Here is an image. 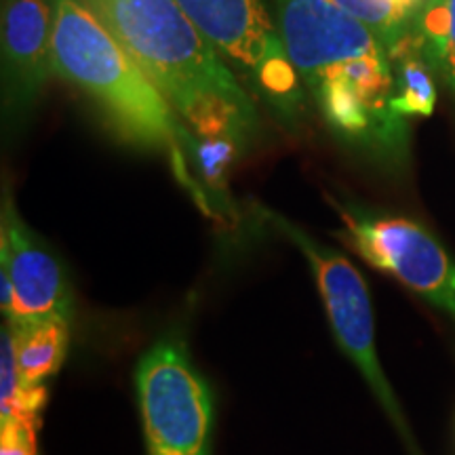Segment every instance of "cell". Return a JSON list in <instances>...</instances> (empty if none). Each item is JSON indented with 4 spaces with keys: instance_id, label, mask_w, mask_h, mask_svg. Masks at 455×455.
Instances as JSON below:
<instances>
[{
    "instance_id": "cell-5",
    "label": "cell",
    "mask_w": 455,
    "mask_h": 455,
    "mask_svg": "<svg viewBox=\"0 0 455 455\" xmlns=\"http://www.w3.org/2000/svg\"><path fill=\"white\" fill-rule=\"evenodd\" d=\"M255 212L259 218H264L266 224L281 232L284 238H289V243H293L304 253L312 275H315L329 321H331L335 339L339 341L341 350L350 356V361L365 378L369 388L379 401V405L384 407V411L388 413L392 424L405 436L407 445L413 447L411 432L407 428L401 405H398L395 390L386 379L384 369L379 365L378 350H375L373 310L365 278L361 276V272L355 268V264L348 258L306 235L293 221L270 212L268 207H259V204L255 207Z\"/></svg>"
},
{
    "instance_id": "cell-13",
    "label": "cell",
    "mask_w": 455,
    "mask_h": 455,
    "mask_svg": "<svg viewBox=\"0 0 455 455\" xmlns=\"http://www.w3.org/2000/svg\"><path fill=\"white\" fill-rule=\"evenodd\" d=\"M341 9L371 28L375 36L392 49L411 34L430 0H335Z\"/></svg>"
},
{
    "instance_id": "cell-2",
    "label": "cell",
    "mask_w": 455,
    "mask_h": 455,
    "mask_svg": "<svg viewBox=\"0 0 455 455\" xmlns=\"http://www.w3.org/2000/svg\"><path fill=\"white\" fill-rule=\"evenodd\" d=\"M201 138L249 146L259 114L243 83L178 0H83Z\"/></svg>"
},
{
    "instance_id": "cell-15",
    "label": "cell",
    "mask_w": 455,
    "mask_h": 455,
    "mask_svg": "<svg viewBox=\"0 0 455 455\" xmlns=\"http://www.w3.org/2000/svg\"><path fill=\"white\" fill-rule=\"evenodd\" d=\"M36 428L26 419L0 422V455H36Z\"/></svg>"
},
{
    "instance_id": "cell-7",
    "label": "cell",
    "mask_w": 455,
    "mask_h": 455,
    "mask_svg": "<svg viewBox=\"0 0 455 455\" xmlns=\"http://www.w3.org/2000/svg\"><path fill=\"white\" fill-rule=\"evenodd\" d=\"M327 201L339 215V236L350 249L455 318V259L424 226L335 196Z\"/></svg>"
},
{
    "instance_id": "cell-9",
    "label": "cell",
    "mask_w": 455,
    "mask_h": 455,
    "mask_svg": "<svg viewBox=\"0 0 455 455\" xmlns=\"http://www.w3.org/2000/svg\"><path fill=\"white\" fill-rule=\"evenodd\" d=\"M0 270L9 272L15 293L9 318L61 316L70 321L72 293L64 270L41 238L20 218L9 190L3 195Z\"/></svg>"
},
{
    "instance_id": "cell-14",
    "label": "cell",
    "mask_w": 455,
    "mask_h": 455,
    "mask_svg": "<svg viewBox=\"0 0 455 455\" xmlns=\"http://www.w3.org/2000/svg\"><path fill=\"white\" fill-rule=\"evenodd\" d=\"M20 367H17L13 335H11L9 323L4 321L0 331V419H7L13 411L17 396L21 392Z\"/></svg>"
},
{
    "instance_id": "cell-12",
    "label": "cell",
    "mask_w": 455,
    "mask_h": 455,
    "mask_svg": "<svg viewBox=\"0 0 455 455\" xmlns=\"http://www.w3.org/2000/svg\"><path fill=\"white\" fill-rule=\"evenodd\" d=\"M436 81L455 100V0H430L415 24Z\"/></svg>"
},
{
    "instance_id": "cell-4",
    "label": "cell",
    "mask_w": 455,
    "mask_h": 455,
    "mask_svg": "<svg viewBox=\"0 0 455 455\" xmlns=\"http://www.w3.org/2000/svg\"><path fill=\"white\" fill-rule=\"evenodd\" d=\"M188 17L236 74L253 100L284 127L298 131L308 106L272 3L266 0H178Z\"/></svg>"
},
{
    "instance_id": "cell-11",
    "label": "cell",
    "mask_w": 455,
    "mask_h": 455,
    "mask_svg": "<svg viewBox=\"0 0 455 455\" xmlns=\"http://www.w3.org/2000/svg\"><path fill=\"white\" fill-rule=\"evenodd\" d=\"M395 78V110L403 118L432 116L436 108V76L424 53L418 32L407 34L388 49Z\"/></svg>"
},
{
    "instance_id": "cell-6",
    "label": "cell",
    "mask_w": 455,
    "mask_h": 455,
    "mask_svg": "<svg viewBox=\"0 0 455 455\" xmlns=\"http://www.w3.org/2000/svg\"><path fill=\"white\" fill-rule=\"evenodd\" d=\"M148 455H212L213 395L184 341L161 339L135 373Z\"/></svg>"
},
{
    "instance_id": "cell-10",
    "label": "cell",
    "mask_w": 455,
    "mask_h": 455,
    "mask_svg": "<svg viewBox=\"0 0 455 455\" xmlns=\"http://www.w3.org/2000/svg\"><path fill=\"white\" fill-rule=\"evenodd\" d=\"M24 386L44 384L60 371L70 344V325L61 316L7 318Z\"/></svg>"
},
{
    "instance_id": "cell-3",
    "label": "cell",
    "mask_w": 455,
    "mask_h": 455,
    "mask_svg": "<svg viewBox=\"0 0 455 455\" xmlns=\"http://www.w3.org/2000/svg\"><path fill=\"white\" fill-rule=\"evenodd\" d=\"M53 76L81 89L127 144L167 155L175 178L212 207L188 164L192 133L133 55L83 0H57Z\"/></svg>"
},
{
    "instance_id": "cell-8",
    "label": "cell",
    "mask_w": 455,
    "mask_h": 455,
    "mask_svg": "<svg viewBox=\"0 0 455 455\" xmlns=\"http://www.w3.org/2000/svg\"><path fill=\"white\" fill-rule=\"evenodd\" d=\"M57 0H0L4 121L26 118L53 76Z\"/></svg>"
},
{
    "instance_id": "cell-1",
    "label": "cell",
    "mask_w": 455,
    "mask_h": 455,
    "mask_svg": "<svg viewBox=\"0 0 455 455\" xmlns=\"http://www.w3.org/2000/svg\"><path fill=\"white\" fill-rule=\"evenodd\" d=\"M289 57L339 144L382 167L409 158L407 118L395 110L386 44L335 0H270Z\"/></svg>"
}]
</instances>
